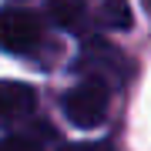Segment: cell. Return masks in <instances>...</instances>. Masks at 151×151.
I'll return each mask as SVG.
<instances>
[{
    "instance_id": "cell-1",
    "label": "cell",
    "mask_w": 151,
    "mask_h": 151,
    "mask_svg": "<svg viewBox=\"0 0 151 151\" xmlns=\"http://www.w3.org/2000/svg\"><path fill=\"white\" fill-rule=\"evenodd\" d=\"M108 84H101V81H81V84H74L70 91L64 94V114H67V121L74 124V128H84V131H91L97 128L104 118H108Z\"/></svg>"
},
{
    "instance_id": "cell-3",
    "label": "cell",
    "mask_w": 151,
    "mask_h": 151,
    "mask_svg": "<svg viewBox=\"0 0 151 151\" xmlns=\"http://www.w3.org/2000/svg\"><path fill=\"white\" fill-rule=\"evenodd\" d=\"M77 70L101 84H124L131 77V60L108 44H87L77 60Z\"/></svg>"
},
{
    "instance_id": "cell-2",
    "label": "cell",
    "mask_w": 151,
    "mask_h": 151,
    "mask_svg": "<svg viewBox=\"0 0 151 151\" xmlns=\"http://www.w3.org/2000/svg\"><path fill=\"white\" fill-rule=\"evenodd\" d=\"M44 27L30 10L20 7H0V50L7 54H30L40 47Z\"/></svg>"
},
{
    "instance_id": "cell-5",
    "label": "cell",
    "mask_w": 151,
    "mask_h": 151,
    "mask_svg": "<svg viewBox=\"0 0 151 151\" xmlns=\"http://www.w3.org/2000/svg\"><path fill=\"white\" fill-rule=\"evenodd\" d=\"M97 24L104 30H128L134 24V14H131L128 0H101L97 7Z\"/></svg>"
},
{
    "instance_id": "cell-4",
    "label": "cell",
    "mask_w": 151,
    "mask_h": 151,
    "mask_svg": "<svg viewBox=\"0 0 151 151\" xmlns=\"http://www.w3.org/2000/svg\"><path fill=\"white\" fill-rule=\"evenodd\" d=\"M37 111V91L24 81H0V128L27 121Z\"/></svg>"
},
{
    "instance_id": "cell-6",
    "label": "cell",
    "mask_w": 151,
    "mask_h": 151,
    "mask_svg": "<svg viewBox=\"0 0 151 151\" xmlns=\"http://www.w3.org/2000/svg\"><path fill=\"white\" fill-rule=\"evenodd\" d=\"M47 17L57 27H77L84 17V0H47Z\"/></svg>"
},
{
    "instance_id": "cell-7",
    "label": "cell",
    "mask_w": 151,
    "mask_h": 151,
    "mask_svg": "<svg viewBox=\"0 0 151 151\" xmlns=\"http://www.w3.org/2000/svg\"><path fill=\"white\" fill-rule=\"evenodd\" d=\"M0 151H44V148L30 134H7V138H0Z\"/></svg>"
}]
</instances>
